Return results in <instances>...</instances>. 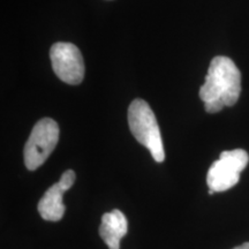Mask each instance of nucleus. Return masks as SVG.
I'll return each instance as SVG.
<instances>
[{
    "mask_svg": "<svg viewBox=\"0 0 249 249\" xmlns=\"http://www.w3.org/2000/svg\"><path fill=\"white\" fill-rule=\"evenodd\" d=\"M241 93V73L232 59L218 55L210 62L200 98L208 113H217L225 107H233Z\"/></svg>",
    "mask_w": 249,
    "mask_h": 249,
    "instance_id": "nucleus-1",
    "label": "nucleus"
},
{
    "mask_svg": "<svg viewBox=\"0 0 249 249\" xmlns=\"http://www.w3.org/2000/svg\"><path fill=\"white\" fill-rule=\"evenodd\" d=\"M128 124L134 138L150 151L152 158L157 163L164 161L165 151L160 124L147 102L143 99H135L130 103Z\"/></svg>",
    "mask_w": 249,
    "mask_h": 249,
    "instance_id": "nucleus-2",
    "label": "nucleus"
},
{
    "mask_svg": "<svg viewBox=\"0 0 249 249\" xmlns=\"http://www.w3.org/2000/svg\"><path fill=\"white\" fill-rule=\"evenodd\" d=\"M59 141V126L51 118L40 119L34 126L24 145L23 156L27 169L35 171L42 166L57 147Z\"/></svg>",
    "mask_w": 249,
    "mask_h": 249,
    "instance_id": "nucleus-3",
    "label": "nucleus"
},
{
    "mask_svg": "<svg viewBox=\"0 0 249 249\" xmlns=\"http://www.w3.org/2000/svg\"><path fill=\"white\" fill-rule=\"evenodd\" d=\"M249 161L247 151L242 149L223 151L219 160L214 161L208 171L207 183L210 191L225 192L234 187L240 179V173Z\"/></svg>",
    "mask_w": 249,
    "mask_h": 249,
    "instance_id": "nucleus-4",
    "label": "nucleus"
},
{
    "mask_svg": "<svg viewBox=\"0 0 249 249\" xmlns=\"http://www.w3.org/2000/svg\"><path fill=\"white\" fill-rule=\"evenodd\" d=\"M52 67L59 79L68 85H80L85 77V61L80 50L71 43L58 42L50 50Z\"/></svg>",
    "mask_w": 249,
    "mask_h": 249,
    "instance_id": "nucleus-5",
    "label": "nucleus"
},
{
    "mask_svg": "<svg viewBox=\"0 0 249 249\" xmlns=\"http://www.w3.org/2000/svg\"><path fill=\"white\" fill-rule=\"evenodd\" d=\"M75 178V172L73 170H68L62 174L59 182L54 183L45 192L38 203V213L43 219L58 222L64 217L66 207L62 202V196L73 186Z\"/></svg>",
    "mask_w": 249,
    "mask_h": 249,
    "instance_id": "nucleus-6",
    "label": "nucleus"
},
{
    "mask_svg": "<svg viewBox=\"0 0 249 249\" xmlns=\"http://www.w3.org/2000/svg\"><path fill=\"white\" fill-rule=\"evenodd\" d=\"M127 218L120 210L114 209L103 214L99 235L110 249H120V241L127 234Z\"/></svg>",
    "mask_w": 249,
    "mask_h": 249,
    "instance_id": "nucleus-7",
    "label": "nucleus"
},
{
    "mask_svg": "<svg viewBox=\"0 0 249 249\" xmlns=\"http://www.w3.org/2000/svg\"><path fill=\"white\" fill-rule=\"evenodd\" d=\"M233 249H249V242H245V244L238 246V247H235Z\"/></svg>",
    "mask_w": 249,
    "mask_h": 249,
    "instance_id": "nucleus-8",
    "label": "nucleus"
}]
</instances>
